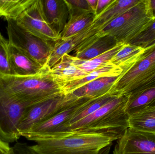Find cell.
Here are the masks:
<instances>
[{
    "mask_svg": "<svg viewBox=\"0 0 155 154\" xmlns=\"http://www.w3.org/2000/svg\"><path fill=\"white\" fill-rule=\"evenodd\" d=\"M50 69L45 65L40 73L28 77L0 75V90L28 106L64 95Z\"/></svg>",
    "mask_w": 155,
    "mask_h": 154,
    "instance_id": "1",
    "label": "cell"
},
{
    "mask_svg": "<svg viewBox=\"0 0 155 154\" xmlns=\"http://www.w3.org/2000/svg\"><path fill=\"white\" fill-rule=\"evenodd\" d=\"M128 98L127 95L116 96L93 114L70 126V131L102 134L118 140L129 127V116L126 111Z\"/></svg>",
    "mask_w": 155,
    "mask_h": 154,
    "instance_id": "2",
    "label": "cell"
},
{
    "mask_svg": "<svg viewBox=\"0 0 155 154\" xmlns=\"http://www.w3.org/2000/svg\"><path fill=\"white\" fill-rule=\"evenodd\" d=\"M114 141L102 134L72 132L63 137L38 141L30 147L37 154H108Z\"/></svg>",
    "mask_w": 155,
    "mask_h": 154,
    "instance_id": "3",
    "label": "cell"
},
{
    "mask_svg": "<svg viewBox=\"0 0 155 154\" xmlns=\"http://www.w3.org/2000/svg\"><path fill=\"white\" fill-rule=\"evenodd\" d=\"M153 20L147 9V0H141L101 29L99 33L113 36L118 43H128Z\"/></svg>",
    "mask_w": 155,
    "mask_h": 154,
    "instance_id": "4",
    "label": "cell"
},
{
    "mask_svg": "<svg viewBox=\"0 0 155 154\" xmlns=\"http://www.w3.org/2000/svg\"><path fill=\"white\" fill-rule=\"evenodd\" d=\"M90 99H78L48 119L35 125L22 137L29 141L37 142L41 140L60 138L69 134L71 133L68 127L69 122L78 109Z\"/></svg>",
    "mask_w": 155,
    "mask_h": 154,
    "instance_id": "5",
    "label": "cell"
},
{
    "mask_svg": "<svg viewBox=\"0 0 155 154\" xmlns=\"http://www.w3.org/2000/svg\"><path fill=\"white\" fill-rule=\"evenodd\" d=\"M10 44L21 51L44 67L47 64L52 48V42L45 41L19 25L16 20H7Z\"/></svg>",
    "mask_w": 155,
    "mask_h": 154,
    "instance_id": "6",
    "label": "cell"
},
{
    "mask_svg": "<svg viewBox=\"0 0 155 154\" xmlns=\"http://www.w3.org/2000/svg\"><path fill=\"white\" fill-rule=\"evenodd\" d=\"M28 106L0 90V139L9 143L20 138L19 124Z\"/></svg>",
    "mask_w": 155,
    "mask_h": 154,
    "instance_id": "7",
    "label": "cell"
},
{
    "mask_svg": "<svg viewBox=\"0 0 155 154\" xmlns=\"http://www.w3.org/2000/svg\"><path fill=\"white\" fill-rule=\"evenodd\" d=\"M77 100L73 99L68 95H63L27 107L19 124L18 130L21 137L35 125L48 119Z\"/></svg>",
    "mask_w": 155,
    "mask_h": 154,
    "instance_id": "8",
    "label": "cell"
},
{
    "mask_svg": "<svg viewBox=\"0 0 155 154\" xmlns=\"http://www.w3.org/2000/svg\"><path fill=\"white\" fill-rule=\"evenodd\" d=\"M19 25L45 41L54 42L60 36L50 26L46 18L43 0H35L16 20Z\"/></svg>",
    "mask_w": 155,
    "mask_h": 154,
    "instance_id": "9",
    "label": "cell"
},
{
    "mask_svg": "<svg viewBox=\"0 0 155 154\" xmlns=\"http://www.w3.org/2000/svg\"><path fill=\"white\" fill-rule=\"evenodd\" d=\"M155 68V49L141 57L132 68L119 76L110 90L109 94L113 96L128 95Z\"/></svg>",
    "mask_w": 155,
    "mask_h": 154,
    "instance_id": "10",
    "label": "cell"
},
{
    "mask_svg": "<svg viewBox=\"0 0 155 154\" xmlns=\"http://www.w3.org/2000/svg\"><path fill=\"white\" fill-rule=\"evenodd\" d=\"M113 154H155V133L128 127L117 140Z\"/></svg>",
    "mask_w": 155,
    "mask_h": 154,
    "instance_id": "11",
    "label": "cell"
},
{
    "mask_svg": "<svg viewBox=\"0 0 155 154\" xmlns=\"http://www.w3.org/2000/svg\"><path fill=\"white\" fill-rule=\"evenodd\" d=\"M100 30L99 28L92 24L74 36L66 39H60L54 42L46 66L51 68L64 55L79 49Z\"/></svg>",
    "mask_w": 155,
    "mask_h": 154,
    "instance_id": "12",
    "label": "cell"
},
{
    "mask_svg": "<svg viewBox=\"0 0 155 154\" xmlns=\"http://www.w3.org/2000/svg\"><path fill=\"white\" fill-rule=\"evenodd\" d=\"M118 42L113 36H101L99 32L75 51L74 57L88 60L100 56L114 48Z\"/></svg>",
    "mask_w": 155,
    "mask_h": 154,
    "instance_id": "13",
    "label": "cell"
},
{
    "mask_svg": "<svg viewBox=\"0 0 155 154\" xmlns=\"http://www.w3.org/2000/svg\"><path fill=\"white\" fill-rule=\"evenodd\" d=\"M53 80L61 87L66 83L83 78L88 75L77 68L72 61V55H64L58 63L50 69Z\"/></svg>",
    "mask_w": 155,
    "mask_h": 154,
    "instance_id": "14",
    "label": "cell"
},
{
    "mask_svg": "<svg viewBox=\"0 0 155 154\" xmlns=\"http://www.w3.org/2000/svg\"><path fill=\"white\" fill-rule=\"evenodd\" d=\"M9 59L14 76L28 77L40 73L44 67L9 43Z\"/></svg>",
    "mask_w": 155,
    "mask_h": 154,
    "instance_id": "15",
    "label": "cell"
},
{
    "mask_svg": "<svg viewBox=\"0 0 155 154\" xmlns=\"http://www.w3.org/2000/svg\"><path fill=\"white\" fill-rule=\"evenodd\" d=\"M45 12L50 26L60 35L69 17L64 0H43Z\"/></svg>",
    "mask_w": 155,
    "mask_h": 154,
    "instance_id": "16",
    "label": "cell"
},
{
    "mask_svg": "<svg viewBox=\"0 0 155 154\" xmlns=\"http://www.w3.org/2000/svg\"><path fill=\"white\" fill-rule=\"evenodd\" d=\"M118 77H103L91 81L69 94L74 99H94L108 94Z\"/></svg>",
    "mask_w": 155,
    "mask_h": 154,
    "instance_id": "17",
    "label": "cell"
},
{
    "mask_svg": "<svg viewBox=\"0 0 155 154\" xmlns=\"http://www.w3.org/2000/svg\"><path fill=\"white\" fill-rule=\"evenodd\" d=\"M123 71L120 68L109 62L106 66L90 72L83 78L66 83L61 87V89L64 95H67L99 78L118 77L122 74Z\"/></svg>",
    "mask_w": 155,
    "mask_h": 154,
    "instance_id": "18",
    "label": "cell"
},
{
    "mask_svg": "<svg viewBox=\"0 0 155 154\" xmlns=\"http://www.w3.org/2000/svg\"><path fill=\"white\" fill-rule=\"evenodd\" d=\"M141 1V0H114L105 11L95 17L92 24L101 30L113 20L138 4Z\"/></svg>",
    "mask_w": 155,
    "mask_h": 154,
    "instance_id": "19",
    "label": "cell"
},
{
    "mask_svg": "<svg viewBox=\"0 0 155 154\" xmlns=\"http://www.w3.org/2000/svg\"><path fill=\"white\" fill-rule=\"evenodd\" d=\"M144 52V49L140 46L125 43L109 62L120 68L124 73L139 60Z\"/></svg>",
    "mask_w": 155,
    "mask_h": 154,
    "instance_id": "20",
    "label": "cell"
},
{
    "mask_svg": "<svg viewBox=\"0 0 155 154\" xmlns=\"http://www.w3.org/2000/svg\"><path fill=\"white\" fill-rule=\"evenodd\" d=\"M95 15L93 13L70 14L67 23L60 33V39H66L92 25Z\"/></svg>",
    "mask_w": 155,
    "mask_h": 154,
    "instance_id": "21",
    "label": "cell"
},
{
    "mask_svg": "<svg viewBox=\"0 0 155 154\" xmlns=\"http://www.w3.org/2000/svg\"><path fill=\"white\" fill-rule=\"evenodd\" d=\"M125 43H118L114 48L100 56L88 60L80 59L72 55L74 64L81 70L89 74L108 64L110 60L122 49Z\"/></svg>",
    "mask_w": 155,
    "mask_h": 154,
    "instance_id": "22",
    "label": "cell"
},
{
    "mask_svg": "<svg viewBox=\"0 0 155 154\" xmlns=\"http://www.w3.org/2000/svg\"><path fill=\"white\" fill-rule=\"evenodd\" d=\"M126 111L129 117L149 106L155 100V87L127 95Z\"/></svg>",
    "mask_w": 155,
    "mask_h": 154,
    "instance_id": "23",
    "label": "cell"
},
{
    "mask_svg": "<svg viewBox=\"0 0 155 154\" xmlns=\"http://www.w3.org/2000/svg\"><path fill=\"white\" fill-rule=\"evenodd\" d=\"M129 127L155 133V106H149L129 117Z\"/></svg>",
    "mask_w": 155,
    "mask_h": 154,
    "instance_id": "24",
    "label": "cell"
},
{
    "mask_svg": "<svg viewBox=\"0 0 155 154\" xmlns=\"http://www.w3.org/2000/svg\"><path fill=\"white\" fill-rule=\"evenodd\" d=\"M116 96H113L108 93L99 97L88 100L78 109L69 122L68 125L69 130L70 126L93 114L105 104L114 98Z\"/></svg>",
    "mask_w": 155,
    "mask_h": 154,
    "instance_id": "25",
    "label": "cell"
},
{
    "mask_svg": "<svg viewBox=\"0 0 155 154\" xmlns=\"http://www.w3.org/2000/svg\"><path fill=\"white\" fill-rule=\"evenodd\" d=\"M35 0H0V17L7 20H16L18 17L30 7Z\"/></svg>",
    "mask_w": 155,
    "mask_h": 154,
    "instance_id": "26",
    "label": "cell"
},
{
    "mask_svg": "<svg viewBox=\"0 0 155 154\" xmlns=\"http://www.w3.org/2000/svg\"><path fill=\"white\" fill-rule=\"evenodd\" d=\"M9 42L0 33V75L14 76L9 59Z\"/></svg>",
    "mask_w": 155,
    "mask_h": 154,
    "instance_id": "27",
    "label": "cell"
},
{
    "mask_svg": "<svg viewBox=\"0 0 155 154\" xmlns=\"http://www.w3.org/2000/svg\"><path fill=\"white\" fill-rule=\"evenodd\" d=\"M155 39V19L147 25L128 44L144 48Z\"/></svg>",
    "mask_w": 155,
    "mask_h": 154,
    "instance_id": "28",
    "label": "cell"
},
{
    "mask_svg": "<svg viewBox=\"0 0 155 154\" xmlns=\"http://www.w3.org/2000/svg\"><path fill=\"white\" fill-rule=\"evenodd\" d=\"M68 10L69 15L84 13H93L87 0H64Z\"/></svg>",
    "mask_w": 155,
    "mask_h": 154,
    "instance_id": "29",
    "label": "cell"
},
{
    "mask_svg": "<svg viewBox=\"0 0 155 154\" xmlns=\"http://www.w3.org/2000/svg\"><path fill=\"white\" fill-rule=\"evenodd\" d=\"M154 87H155V68L148 77L137 84L130 93L141 91Z\"/></svg>",
    "mask_w": 155,
    "mask_h": 154,
    "instance_id": "30",
    "label": "cell"
},
{
    "mask_svg": "<svg viewBox=\"0 0 155 154\" xmlns=\"http://www.w3.org/2000/svg\"><path fill=\"white\" fill-rule=\"evenodd\" d=\"M12 148L17 154H37L26 143H17Z\"/></svg>",
    "mask_w": 155,
    "mask_h": 154,
    "instance_id": "31",
    "label": "cell"
},
{
    "mask_svg": "<svg viewBox=\"0 0 155 154\" xmlns=\"http://www.w3.org/2000/svg\"><path fill=\"white\" fill-rule=\"evenodd\" d=\"M114 0H97V6L95 12V17L102 13Z\"/></svg>",
    "mask_w": 155,
    "mask_h": 154,
    "instance_id": "32",
    "label": "cell"
},
{
    "mask_svg": "<svg viewBox=\"0 0 155 154\" xmlns=\"http://www.w3.org/2000/svg\"><path fill=\"white\" fill-rule=\"evenodd\" d=\"M12 147L8 143H5L0 139V154H8Z\"/></svg>",
    "mask_w": 155,
    "mask_h": 154,
    "instance_id": "33",
    "label": "cell"
},
{
    "mask_svg": "<svg viewBox=\"0 0 155 154\" xmlns=\"http://www.w3.org/2000/svg\"><path fill=\"white\" fill-rule=\"evenodd\" d=\"M155 49V39L153 41L150 42V43H148L147 45L144 48V52L143 54L142 55V56H145L146 54H148L149 52H152L154 49Z\"/></svg>",
    "mask_w": 155,
    "mask_h": 154,
    "instance_id": "34",
    "label": "cell"
},
{
    "mask_svg": "<svg viewBox=\"0 0 155 154\" xmlns=\"http://www.w3.org/2000/svg\"><path fill=\"white\" fill-rule=\"evenodd\" d=\"M87 2L90 8L95 14L97 6V0H87Z\"/></svg>",
    "mask_w": 155,
    "mask_h": 154,
    "instance_id": "35",
    "label": "cell"
},
{
    "mask_svg": "<svg viewBox=\"0 0 155 154\" xmlns=\"http://www.w3.org/2000/svg\"><path fill=\"white\" fill-rule=\"evenodd\" d=\"M16 154V153L15 152H14V151H13V150L12 148H11V151H10V152L9 153V154Z\"/></svg>",
    "mask_w": 155,
    "mask_h": 154,
    "instance_id": "36",
    "label": "cell"
},
{
    "mask_svg": "<svg viewBox=\"0 0 155 154\" xmlns=\"http://www.w3.org/2000/svg\"><path fill=\"white\" fill-rule=\"evenodd\" d=\"M155 106V100L152 103V104H151L149 106Z\"/></svg>",
    "mask_w": 155,
    "mask_h": 154,
    "instance_id": "37",
    "label": "cell"
}]
</instances>
